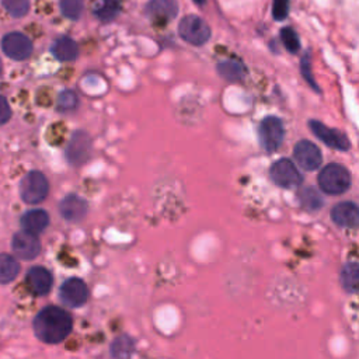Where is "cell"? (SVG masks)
I'll use <instances>...</instances> for the list:
<instances>
[{"label": "cell", "instance_id": "cell-31", "mask_svg": "<svg viewBox=\"0 0 359 359\" xmlns=\"http://www.w3.org/2000/svg\"><path fill=\"white\" fill-rule=\"evenodd\" d=\"M12 117V108L9 106V101L3 97L0 96V125L6 124Z\"/></svg>", "mask_w": 359, "mask_h": 359}, {"label": "cell", "instance_id": "cell-29", "mask_svg": "<svg viewBox=\"0 0 359 359\" xmlns=\"http://www.w3.org/2000/svg\"><path fill=\"white\" fill-rule=\"evenodd\" d=\"M289 14V0H273V17L275 21H282Z\"/></svg>", "mask_w": 359, "mask_h": 359}, {"label": "cell", "instance_id": "cell-13", "mask_svg": "<svg viewBox=\"0 0 359 359\" xmlns=\"http://www.w3.org/2000/svg\"><path fill=\"white\" fill-rule=\"evenodd\" d=\"M145 12L156 23H168L177 17L178 3L177 0H149Z\"/></svg>", "mask_w": 359, "mask_h": 359}, {"label": "cell", "instance_id": "cell-11", "mask_svg": "<svg viewBox=\"0 0 359 359\" xmlns=\"http://www.w3.org/2000/svg\"><path fill=\"white\" fill-rule=\"evenodd\" d=\"M12 247H13L14 254L19 258L26 260V261L34 260L41 251V243H39L37 235L26 232V231L14 235Z\"/></svg>", "mask_w": 359, "mask_h": 359}, {"label": "cell", "instance_id": "cell-23", "mask_svg": "<svg viewBox=\"0 0 359 359\" xmlns=\"http://www.w3.org/2000/svg\"><path fill=\"white\" fill-rule=\"evenodd\" d=\"M358 281H359V266L355 261L348 262L341 271V282L347 292L355 293L358 291Z\"/></svg>", "mask_w": 359, "mask_h": 359}, {"label": "cell", "instance_id": "cell-28", "mask_svg": "<svg viewBox=\"0 0 359 359\" xmlns=\"http://www.w3.org/2000/svg\"><path fill=\"white\" fill-rule=\"evenodd\" d=\"M77 96L70 92V90H65L58 97V108L62 111H70L77 107Z\"/></svg>", "mask_w": 359, "mask_h": 359}, {"label": "cell", "instance_id": "cell-21", "mask_svg": "<svg viewBox=\"0 0 359 359\" xmlns=\"http://www.w3.org/2000/svg\"><path fill=\"white\" fill-rule=\"evenodd\" d=\"M299 201H300V205L309 212H316V211L322 209L324 205V200H323L322 194L313 187L303 188L299 193Z\"/></svg>", "mask_w": 359, "mask_h": 359}, {"label": "cell", "instance_id": "cell-15", "mask_svg": "<svg viewBox=\"0 0 359 359\" xmlns=\"http://www.w3.org/2000/svg\"><path fill=\"white\" fill-rule=\"evenodd\" d=\"M331 220L341 228H356L359 223V209L353 202H341L331 209Z\"/></svg>", "mask_w": 359, "mask_h": 359}, {"label": "cell", "instance_id": "cell-6", "mask_svg": "<svg viewBox=\"0 0 359 359\" xmlns=\"http://www.w3.org/2000/svg\"><path fill=\"white\" fill-rule=\"evenodd\" d=\"M273 182L282 188H298L303 184V175L299 168L289 159H281L269 168Z\"/></svg>", "mask_w": 359, "mask_h": 359}, {"label": "cell", "instance_id": "cell-4", "mask_svg": "<svg viewBox=\"0 0 359 359\" xmlns=\"http://www.w3.org/2000/svg\"><path fill=\"white\" fill-rule=\"evenodd\" d=\"M178 34L186 42L201 47L211 38V28L208 23L195 14H190L182 19L178 24Z\"/></svg>", "mask_w": 359, "mask_h": 359}, {"label": "cell", "instance_id": "cell-3", "mask_svg": "<svg viewBox=\"0 0 359 359\" xmlns=\"http://www.w3.org/2000/svg\"><path fill=\"white\" fill-rule=\"evenodd\" d=\"M50 191L48 180L39 171H30L20 183V194L24 202L35 205L47 198Z\"/></svg>", "mask_w": 359, "mask_h": 359}, {"label": "cell", "instance_id": "cell-19", "mask_svg": "<svg viewBox=\"0 0 359 359\" xmlns=\"http://www.w3.org/2000/svg\"><path fill=\"white\" fill-rule=\"evenodd\" d=\"M121 10V0H96L93 6V14L103 23L113 21Z\"/></svg>", "mask_w": 359, "mask_h": 359}, {"label": "cell", "instance_id": "cell-16", "mask_svg": "<svg viewBox=\"0 0 359 359\" xmlns=\"http://www.w3.org/2000/svg\"><path fill=\"white\" fill-rule=\"evenodd\" d=\"M59 211H61V215L64 216V219H66L69 222H80L86 217V215L88 212V205L79 195L70 194L61 201Z\"/></svg>", "mask_w": 359, "mask_h": 359}, {"label": "cell", "instance_id": "cell-17", "mask_svg": "<svg viewBox=\"0 0 359 359\" xmlns=\"http://www.w3.org/2000/svg\"><path fill=\"white\" fill-rule=\"evenodd\" d=\"M50 216L42 209H32L24 213L21 217V226L26 232L38 235L48 228Z\"/></svg>", "mask_w": 359, "mask_h": 359}, {"label": "cell", "instance_id": "cell-24", "mask_svg": "<svg viewBox=\"0 0 359 359\" xmlns=\"http://www.w3.org/2000/svg\"><path fill=\"white\" fill-rule=\"evenodd\" d=\"M59 6H61L62 14L72 21L79 20L81 17V13L84 9L83 0H61Z\"/></svg>", "mask_w": 359, "mask_h": 359}, {"label": "cell", "instance_id": "cell-10", "mask_svg": "<svg viewBox=\"0 0 359 359\" xmlns=\"http://www.w3.org/2000/svg\"><path fill=\"white\" fill-rule=\"evenodd\" d=\"M90 152H92V141L88 135L81 130L75 132L66 149L68 160L75 166H80L90 157Z\"/></svg>", "mask_w": 359, "mask_h": 359}, {"label": "cell", "instance_id": "cell-26", "mask_svg": "<svg viewBox=\"0 0 359 359\" xmlns=\"http://www.w3.org/2000/svg\"><path fill=\"white\" fill-rule=\"evenodd\" d=\"M281 35V39H282V43L285 45V48L292 52V54H296L299 50H300V39H299V35L296 34V31L292 28V27H285L281 30L280 32Z\"/></svg>", "mask_w": 359, "mask_h": 359}, {"label": "cell", "instance_id": "cell-33", "mask_svg": "<svg viewBox=\"0 0 359 359\" xmlns=\"http://www.w3.org/2000/svg\"><path fill=\"white\" fill-rule=\"evenodd\" d=\"M0 72H2V62H0Z\"/></svg>", "mask_w": 359, "mask_h": 359}, {"label": "cell", "instance_id": "cell-30", "mask_svg": "<svg viewBox=\"0 0 359 359\" xmlns=\"http://www.w3.org/2000/svg\"><path fill=\"white\" fill-rule=\"evenodd\" d=\"M300 68H302V75H303V77L307 80V83H309L314 90H316V92H320L319 86L316 84V81H314L313 75H311V69H310V55H309V52L306 54V57L302 58Z\"/></svg>", "mask_w": 359, "mask_h": 359}, {"label": "cell", "instance_id": "cell-8", "mask_svg": "<svg viewBox=\"0 0 359 359\" xmlns=\"http://www.w3.org/2000/svg\"><path fill=\"white\" fill-rule=\"evenodd\" d=\"M2 50L10 59L24 61L32 54V42L21 32H10L2 39Z\"/></svg>", "mask_w": 359, "mask_h": 359}, {"label": "cell", "instance_id": "cell-7", "mask_svg": "<svg viewBox=\"0 0 359 359\" xmlns=\"http://www.w3.org/2000/svg\"><path fill=\"white\" fill-rule=\"evenodd\" d=\"M309 128L327 146H330V148H333L336 151H340V152L349 151L351 142L345 137L344 132H341L338 129H334V128H329L324 124H322L320 121H314V119H311L309 122Z\"/></svg>", "mask_w": 359, "mask_h": 359}, {"label": "cell", "instance_id": "cell-5", "mask_svg": "<svg viewBox=\"0 0 359 359\" xmlns=\"http://www.w3.org/2000/svg\"><path fill=\"white\" fill-rule=\"evenodd\" d=\"M285 137L284 124L278 117H266L262 119L260 128H258V138L261 146L273 153L278 151V148L282 145Z\"/></svg>", "mask_w": 359, "mask_h": 359}, {"label": "cell", "instance_id": "cell-25", "mask_svg": "<svg viewBox=\"0 0 359 359\" xmlns=\"http://www.w3.org/2000/svg\"><path fill=\"white\" fill-rule=\"evenodd\" d=\"M5 10L13 17L21 19L30 12V0H2Z\"/></svg>", "mask_w": 359, "mask_h": 359}, {"label": "cell", "instance_id": "cell-1", "mask_svg": "<svg viewBox=\"0 0 359 359\" xmlns=\"http://www.w3.org/2000/svg\"><path fill=\"white\" fill-rule=\"evenodd\" d=\"M73 320L70 314L57 306L42 309L34 320L35 336L47 344L62 342L72 331Z\"/></svg>", "mask_w": 359, "mask_h": 359}, {"label": "cell", "instance_id": "cell-27", "mask_svg": "<svg viewBox=\"0 0 359 359\" xmlns=\"http://www.w3.org/2000/svg\"><path fill=\"white\" fill-rule=\"evenodd\" d=\"M133 349V341L128 338L126 336L118 337L113 344H111V355L115 358H122V356H129Z\"/></svg>", "mask_w": 359, "mask_h": 359}, {"label": "cell", "instance_id": "cell-18", "mask_svg": "<svg viewBox=\"0 0 359 359\" xmlns=\"http://www.w3.org/2000/svg\"><path fill=\"white\" fill-rule=\"evenodd\" d=\"M52 55L61 62H72L79 55L77 43L69 37H61L52 43Z\"/></svg>", "mask_w": 359, "mask_h": 359}, {"label": "cell", "instance_id": "cell-9", "mask_svg": "<svg viewBox=\"0 0 359 359\" xmlns=\"http://www.w3.org/2000/svg\"><path fill=\"white\" fill-rule=\"evenodd\" d=\"M293 157L298 164L306 171L318 170L323 163V155L320 149L310 141H299L293 149Z\"/></svg>", "mask_w": 359, "mask_h": 359}, {"label": "cell", "instance_id": "cell-32", "mask_svg": "<svg viewBox=\"0 0 359 359\" xmlns=\"http://www.w3.org/2000/svg\"><path fill=\"white\" fill-rule=\"evenodd\" d=\"M194 3H195V5H198V6H205L206 0H194Z\"/></svg>", "mask_w": 359, "mask_h": 359}, {"label": "cell", "instance_id": "cell-14", "mask_svg": "<svg viewBox=\"0 0 359 359\" xmlns=\"http://www.w3.org/2000/svg\"><path fill=\"white\" fill-rule=\"evenodd\" d=\"M27 284L34 295L43 296L52 288V275L47 268L32 266L27 274Z\"/></svg>", "mask_w": 359, "mask_h": 359}, {"label": "cell", "instance_id": "cell-20", "mask_svg": "<svg viewBox=\"0 0 359 359\" xmlns=\"http://www.w3.org/2000/svg\"><path fill=\"white\" fill-rule=\"evenodd\" d=\"M20 265L9 254H0V284H10L19 275Z\"/></svg>", "mask_w": 359, "mask_h": 359}, {"label": "cell", "instance_id": "cell-12", "mask_svg": "<svg viewBox=\"0 0 359 359\" xmlns=\"http://www.w3.org/2000/svg\"><path fill=\"white\" fill-rule=\"evenodd\" d=\"M61 299L69 307H80L88 299V288L79 278H70L61 287Z\"/></svg>", "mask_w": 359, "mask_h": 359}, {"label": "cell", "instance_id": "cell-22", "mask_svg": "<svg viewBox=\"0 0 359 359\" xmlns=\"http://www.w3.org/2000/svg\"><path fill=\"white\" fill-rule=\"evenodd\" d=\"M217 73L228 81H239L244 77L246 70L237 61H223L217 65Z\"/></svg>", "mask_w": 359, "mask_h": 359}, {"label": "cell", "instance_id": "cell-2", "mask_svg": "<svg viewBox=\"0 0 359 359\" xmlns=\"http://www.w3.org/2000/svg\"><path fill=\"white\" fill-rule=\"evenodd\" d=\"M351 173L338 163L327 164L319 174V186L329 195H340L351 188Z\"/></svg>", "mask_w": 359, "mask_h": 359}]
</instances>
